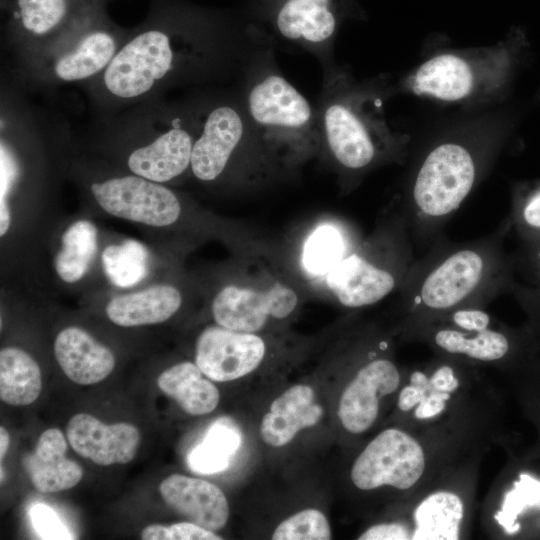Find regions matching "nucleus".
I'll return each mask as SVG.
<instances>
[{
    "label": "nucleus",
    "instance_id": "18",
    "mask_svg": "<svg viewBox=\"0 0 540 540\" xmlns=\"http://www.w3.org/2000/svg\"><path fill=\"white\" fill-rule=\"evenodd\" d=\"M540 513V476L508 465L494 478L480 510V527L489 539L521 534L522 522Z\"/></svg>",
    "mask_w": 540,
    "mask_h": 540
},
{
    "label": "nucleus",
    "instance_id": "4",
    "mask_svg": "<svg viewBox=\"0 0 540 540\" xmlns=\"http://www.w3.org/2000/svg\"><path fill=\"white\" fill-rule=\"evenodd\" d=\"M487 453L469 456L407 497L395 501L393 515L368 526L358 539H469L480 467Z\"/></svg>",
    "mask_w": 540,
    "mask_h": 540
},
{
    "label": "nucleus",
    "instance_id": "34",
    "mask_svg": "<svg viewBox=\"0 0 540 540\" xmlns=\"http://www.w3.org/2000/svg\"><path fill=\"white\" fill-rule=\"evenodd\" d=\"M330 524L317 509H305L283 520L274 530V540H329Z\"/></svg>",
    "mask_w": 540,
    "mask_h": 540
},
{
    "label": "nucleus",
    "instance_id": "26",
    "mask_svg": "<svg viewBox=\"0 0 540 540\" xmlns=\"http://www.w3.org/2000/svg\"><path fill=\"white\" fill-rule=\"evenodd\" d=\"M323 416V408L315 401V393L308 385L290 387L277 397L260 424L263 441L282 447L305 428L315 426Z\"/></svg>",
    "mask_w": 540,
    "mask_h": 540
},
{
    "label": "nucleus",
    "instance_id": "30",
    "mask_svg": "<svg viewBox=\"0 0 540 540\" xmlns=\"http://www.w3.org/2000/svg\"><path fill=\"white\" fill-rule=\"evenodd\" d=\"M241 444V433L228 418H220L207 430L202 442L191 450L187 464L198 474H215L228 468Z\"/></svg>",
    "mask_w": 540,
    "mask_h": 540
},
{
    "label": "nucleus",
    "instance_id": "36",
    "mask_svg": "<svg viewBox=\"0 0 540 540\" xmlns=\"http://www.w3.org/2000/svg\"><path fill=\"white\" fill-rule=\"evenodd\" d=\"M513 215L520 230L540 233V187L517 196Z\"/></svg>",
    "mask_w": 540,
    "mask_h": 540
},
{
    "label": "nucleus",
    "instance_id": "24",
    "mask_svg": "<svg viewBox=\"0 0 540 540\" xmlns=\"http://www.w3.org/2000/svg\"><path fill=\"white\" fill-rule=\"evenodd\" d=\"M162 499L191 522L219 530L229 518L226 496L216 485L202 479L171 474L159 485Z\"/></svg>",
    "mask_w": 540,
    "mask_h": 540
},
{
    "label": "nucleus",
    "instance_id": "8",
    "mask_svg": "<svg viewBox=\"0 0 540 540\" xmlns=\"http://www.w3.org/2000/svg\"><path fill=\"white\" fill-rule=\"evenodd\" d=\"M377 108L369 97L349 90L339 77L325 85L317 110L321 143L348 176H360L403 157L401 143L392 137Z\"/></svg>",
    "mask_w": 540,
    "mask_h": 540
},
{
    "label": "nucleus",
    "instance_id": "19",
    "mask_svg": "<svg viewBox=\"0 0 540 540\" xmlns=\"http://www.w3.org/2000/svg\"><path fill=\"white\" fill-rule=\"evenodd\" d=\"M265 354V341L257 333L215 324L198 334L194 362L210 380L228 382L253 372L263 362Z\"/></svg>",
    "mask_w": 540,
    "mask_h": 540
},
{
    "label": "nucleus",
    "instance_id": "27",
    "mask_svg": "<svg viewBox=\"0 0 540 540\" xmlns=\"http://www.w3.org/2000/svg\"><path fill=\"white\" fill-rule=\"evenodd\" d=\"M67 441L61 430L42 432L24 466L34 487L41 493H55L76 486L83 476L81 466L65 457Z\"/></svg>",
    "mask_w": 540,
    "mask_h": 540
},
{
    "label": "nucleus",
    "instance_id": "11",
    "mask_svg": "<svg viewBox=\"0 0 540 540\" xmlns=\"http://www.w3.org/2000/svg\"><path fill=\"white\" fill-rule=\"evenodd\" d=\"M390 333L373 331L360 363L344 386L337 416L345 432L359 436L381 417L386 402H393L403 379V367L393 356Z\"/></svg>",
    "mask_w": 540,
    "mask_h": 540
},
{
    "label": "nucleus",
    "instance_id": "1",
    "mask_svg": "<svg viewBox=\"0 0 540 540\" xmlns=\"http://www.w3.org/2000/svg\"><path fill=\"white\" fill-rule=\"evenodd\" d=\"M500 410L496 403L427 427L393 423L355 455L349 480L363 494L407 497L469 456L505 445Z\"/></svg>",
    "mask_w": 540,
    "mask_h": 540
},
{
    "label": "nucleus",
    "instance_id": "10",
    "mask_svg": "<svg viewBox=\"0 0 540 540\" xmlns=\"http://www.w3.org/2000/svg\"><path fill=\"white\" fill-rule=\"evenodd\" d=\"M244 112L255 137L285 163L298 164L322 147L317 110L273 70L251 80Z\"/></svg>",
    "mask_w": 540,
    "mask_h": 540
},
{
    "label": "nucleus",
    "instance_id": "20",
    "mask_svg": "<svg viewBox=\"0 0 540 540\" xmlns=\"http://www.w3.org/2000/svg\"><path fill=\"white\" fill-rule=\"evenodd\" d=\"M251 134L245 112L230 105L214 108L194 141L190 172L203 183L218 181Z\"/></svg>",
    "mask_w": 540,
    "mask_h": 540
},
{
    "label": "nucleus",
    "instance_id": "15",
    "mask_svg": "<svg viewBox=\"0 0 540 540\" xmlns=\"http://www.w3.org/2000/svg\"><path fill=\"white\" fill-rule=\"evenodd\" d=\"M348 0H260L265 21L282 41L324 54L347 11Z\"/></svg>",
    "mask_w": 540,
    "mask_h": 540
},
{
    "label": "nucleus",
    "instance_id": "31",
    "mask_svg": "<svg viewBox=\"0 0 540 540\" xmlns=\"http://www.w3.org/2000/svg\"><path fill=\"white\" fill-rule=\"evenodd\" d=\"M115 41L104 31L86 35L70 53L61 56L55 64V74L64 81H77L91 77L107 67L115 55Z\"/></svg>",
    "mask_w": 540,
    "mask_h": 540
},
{
    "label": "nucleus",
    "instance_id": "6",
    "mask_svg": "<svg viewBox=\"0 0 540 540\" xmlns=\"http://www.w3.org/2000/svg\"><path fill=\"white\" fill-rule=\"evenodd\" d=\"M484 371L441 355L403 367L393 403L394 423L427 427L499 403L496 384Z\"/></svg>",
    "mask_w": 540,
    "mask_h": 540
},
{
    "label": "nucleus",
    "instance_id": "28",
    "mask_svg": "<svg viewBox=\"0 0 540 540\" xmlns=\"http://www.w3.org/2000/svg\"><path fill=\"white\" fill-rule=\"evenodd\" d=\"M202 375L195 362L182 361L165 369L157 384L186 413L200 416L212 412L220 400L217 387Z\"/></svg>",
    "mask_w": 540,
    "mask_h": 540
},
{
    "label": "nucleus",
    "instance_id": "38",
    "mask_svg": "<svg viewBox=\"0 0 540 540\" xmlns=\"http://www.w3.org/2000/svg\"><path fill=\"white\" fill-rule=\"evenodd\" d=\"M510 289L514 291L515 294L521 295L525 297V301L527 304H533V305H539L540 306V291L536 293H528L527 291L520 290L518 287H515V285L512 283Z\"/></svg>",
    "mask_w": 540,
    "mask_h": 540
},
{
    "label": "nucleus",
    "instance_id": "33",
    "mask_svg": "<svg viewBox=\"0 0 540 540\" xmlns=\"http://www.w3.org/2000/svg\"><path fill=\"white\" fill-rule=\"evenodd\" d=\"M21 24L35 35H44L57 27L64 19L67 0H17Z\"/></svg>",
    "mask_w": 540,
    "mask_h": 540
},
{
    "label": "nucleus",
    "instance_id": "2",
    "mask_svg": "<svg viewBox=\"0 0 540 540\" xmlns=\"http://www.w3.org/2000/svg\"><path fill=\"white\" fill-rule=\"evenodd\" d=\"M509 225L505 219L488 235L465 242L437 236L397 291V324L462 307L486 308L510 289L513 262L503 246Z\"/></svg>",
    "mask_w": 540,
    "mask_h": 540
},
{
    "label": "nucleus",
    "instance_id": "32",
    "mask_svg": "<svg viewBox=\"0 0 540 540\" xmlns=\"http://www.w3.org/2000/svg\"><path fill=\"white\" fill-rule=\"evenodd\" d=\"M355 247L338 227L324 224L308 237L301 262L309 274L323 278L337 261Z\"/></svg>",
    "mask_w": 540,
    "mask_h": 540
},
{
    "label": "nucleus",
    "instance_id": "14",
    "mask_svg": "<svg viewBox=\"0 0 540 540\" xmlns=\"http://www.w3.org/2000/svg\"><path fill=\"white\" fill-rule=\"evenodd\" d=\"M180 267L130 289H108L83 299L101 308L112 324L122 328L158 325L176 316L188 296L201 293L200 284H193Z\"/></svg>",
    "mask_w": 540,
    "mask_h": 540
},
{
    "label": "nucleus",
    "instance_id": "3",
    "mask_svg": "<svg viewBox=\"0 0 540 540\" xmlns=\"http://www.w3.org/2000/svg\"><path fill=\"white\" fill-rule=\"evenodd\" d=\"M490 145L445 139L424 152L399 206L414 245L428 247L480 181Z\"/></svg>",
    "mask_w": 540,
    "mask_h": 540
},
{
    "label": "nucleus",
    "instance_id": "35",
    "mask_svg": "<svg viewBox=\"0 0 540 540\" xmlns=\"http://www.w3.org/2000/svg\"><path fill=\"white\" fill-rule=\"evenodd\" d=\"M29 516L41 538L73 539L72 534L49 506L41 503L33 505L29 510Z\"/></svg>",
    "mask_w": 540,
    "mask_h": 540
},
{
    "label": "nucleus",
    "instance_id": "21",
    "mask_svg": "<svg viewBox=\"0 0 540 540\" xmlns=\"http://www.w3.org/2000/svg\"><path fill=\"white\" fill-rule=\"evenodd\" d=\"M66 436L76 453L101 466L130 462L140 443V432L134 425L124 422L107 425L86 413L69 420Z\"/></svg>",
    "mask_w": 540,
    "mask_h": 540
},
{
    "label": "nucleus",
    "instance_id": "17",
    "mask_svg": "<svg viewBox=\"0 0 540 540\" xmlns=\"http://www.w3.org/2000/svg\"><path fill=\"white\" fill-rule=\"evenodd\" d=\"M180 254L178 246L164 243L150 246L108 232L101 255L100 291L130 289L149 282L178 268Z\"/></svg>",
    "mask_w": 540,
    "mask_h": 540
},
{
    "label": "nucleus",
    "instance_id": "12",
    "mask_svg": "<svg viewBox=\"0 0 540 540\" xmlns=\"http://www.w3.org/2000/svg\"><path fill=\"white\" fill-rule=\"evenodd\" d=\"M200 288L208 296L215 324L235 331L257 333L273 321L287 319L299 305L298 292L280 280L221 275Z\"/></svg>",
    "mask_w": 540,
    "mask_h": 540
},
{
    "label": "nucleus",
    "instance_id": "16",
    "mask_svg": "<svg viewBox=\"0 0 540 540\" xmlns=\"http://www.w3.org/2000/svg\"><path fill=\"white\" fill-rule=\"evenodd\" d=\"M173 61L169 36L161 30L145 31L114 55L104 73L105 86L117 97H138L166 76Z\"/></svg>",
    "mask_w": 540,
    "mask_h": 540
},
{
    "label": "nucleus",
    "instance_id": "9",
    "mask_svg": "<svg viewBox=\"0 0 540 540\" xmlns=\"http://www.w3.org/2000/svg\"><path fill=\"white\" fill-rule=\"evenodd\" d=\"M108 231L91 212L60 216L42 240L23 289L41 296H87L102 289L101 255Z\"/></svg>",
    "mask_w": 540,
    "mask_h": 540
},
{
    "label": "nucleus",
    "instance_id": "23",
    "mask_svg": "<svg viewBox=\"0 0 540 540\" xmlns=\"http://www.w3.org/2000/svg\"><path fill=\"white\" fill-rule=\"evenodd\" d=\"M194 141L188 130L174 126L133 149L126 158L127 170L157 183L172 182L190 171Z\"/></svg>",
    "mask_w": 540,
    "mask_h": 540
},
{
    "label": "nucleus",
    "instance_id": "5",
    "mask_svg": "<svg viewBox=\"0 0 540 540\" xmlns=\"http://www.w3.org/2000/svg\"><path fill=\"white\" fill-rule=\"evenodd\" d=\"M87 189L89 212L135 224L165 244L189 246L222 230L212 215L165 184L129 172L91 180Z\"/></svg>",
    "mask_w": 540,
    "mask_h": 540
},
{
    "label": "nucleus",
    "instance_id": "37",
    "mask_svg": "<svg viewBox=\"0 0 540 540\" xmlns=\"http://www.w3.org/2000/svg\"><path fill=\"white\" fill-rule=\"evenodd\" d=\"M167 540H220L219 535L193 522H179L167 526Z\"/></svg>",
    "mask_w": 540,
    "mask_h": 540
},
{
    "label": "nucleus",
    "instance_id": "13",
    "mask_svg": "<svg viewBox=\"0 0 540 540\" xmlns=\"http://www.w3.org/2000/svg\"><path fill=\"white\" fill-rule=\"evenodd\" d=\"M394 332L405 341L428 346L434 355L495 372L512 366L518 353L516 335L500 321L485 329H462L431 318L398 323Z\"/></svg>",
    "mask_w": 540,
    "mask_h": 540
},
{
    "label": "nucleus",
    "instance_id": "29",
    "mask_svg": "<svg viewBox=\"0 0 540 540\" xmlns=\"http://www.w3.org/2000/svg\"><path fill=\"white\" fill-rule=\"evenodd\" d=\"M42 389L41 369L35 358L18 346L0 350V398L13 406L33 403Z\"/></svg>",
    "mask_w": 540,
    "mask_h": 540
},
{
    "label": "nucleus",
    "instance_id": "39",
    "mask_svg": "<svg viewBox=\"0 0 540 540\" xmlns=\"http://www.w3.org/2000/svg\"><path fill=\"white\" fill-rule=\"evenodd\" d=\"M10 443L9 433L3 426L0 427V459L6 455Z\"/></svg>",
    "mask_w": 540,
    "mask_h": 540
},
{
    "label": "nucleus",
    "instance_id": "7",
    "mask_svg": "<svg viewBox=\"0 0 540 540\" xmlns=\"http://www.w3.org/2000/svg\"><path fill=\"white\" fill-rule=\"evenodd\" d=\"M395 202L373 233L337 261L324 283L339 304L349 309L374 305L402 285L414 260V242Z\"/></svg>",
    "mask_w": 540,
    "mask_h": 540
},
{
    "label": "nucleus",
    "instance_id": "40",
    "mask_svg": "<svg viewBox=\"0 0 540 540\" xmlns=\"http://www.w3.org/2000/svg\"><path fill=\"white\" fill-rule=\"evenodd\" d=\"M534 264L536 266V270L540 274V247L536 252H534Z\"/></svg>",
    "mask_w": 540,
    "mask_h": 540
},
{
    "label": "nucleus",
    "instance_id": "25",
    "mask_svg": "<svg viewBox=\"0 0 540 540\" xmlns=\"http://www.w3.org/2000/svg\"><path fill=\"white\" fill-rule=\"evenodd\" d=\"M482 74L468 59L446 53L420 65L407 80L415 94L444 101H458L472 95Z\"/></svg>",
    "mask_w": 540,
    "mask_h": 540
},
{
    "label": "nucleus",
    "instance_id": "22",
    "mask_svg": "<svg viewBox=\"0 0 540 540\" xmlns=\"http://www.w3.org/2000/svg\"><path fill=\"white\" fill-rule=\"evenodd\" d=\"M53 355L63 373L80 385L101 382L116 366L114 352L77 325H67L58 331L53 341Z\"/></svg>",
    "mask_w": 540,
    "mask_h": 540
}]
</instances>
